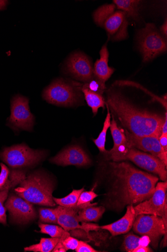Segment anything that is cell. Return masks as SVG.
Segmentation results:
<instances>
[{
	"label": "cell",
	"mask_w": 167,
	"mask_h": 252,
	"mask_svg": "<svg viewBox=\"0 0 167 252\" xmlns=\"http://www.w3.org/2000/svg\"><path fill=\"white\" fill-rule=\"evenodd\" d=\"M113 180L111 196L113 207L121 209L149 199L155 192L159 178L140 171L125 162L109 163Z\"/></svg>",
	"instance_id": "cell-1"
},
{
	"label": "cell",
	"mask_w": 167,
	"mask_h": 252,
	"mask_svg": "<svg viewBox=\"0 0 167 252\" xmlns=\"http://www.w3.org/2000/svg\"><path fill=\"white\" fill-rule=\"evenodd\" d=\"M105 102L129 132L139 136L161 135L165 117L139 108L118 92L109 90Z\"/></svg>",
	"instance_id": "cell-2"
},
{
	"label": "cell",
	"mask_w": 167,
	"mask_h": 252,
	"mask_svg": "<svg viewBox=\"0 0 167 252\" xmlns=\"http://www.w3.org/2000/svg\"><path fill=\"white\" fill-rule=\"evenodd\" d=\"M54 189L52 179L37 171L26 177L15 191L17 195L32 203L53 207L56 204L52 196Z\"/></svg>",
	"instance_id": "cell-3"
},
{
	"label": "cell",
	"mask_w": 167,
	"mask_h": 252,
	"mask_svg": "<svg viewBox=\"0 0 167 252\" xmlns=\"http://www.w3.org/2000/svg\"><path fill=\"white\" fill-rule=\"evenodd\" d=\"M137 39L143 62H149L167 51V39L153 24L137 32Z\"/></svg>",
	"instance_id": "cell-4"
},
{
	"label": "cell",
	"mask_w": 167,
	"mask_h": 252,
	"mask_svg": "<svg viewBox=\"0 0 167 252\" xmlns=\"http://www.w3.org/2000/svg\"><path fill=\"white\" fill-rule=\"evenodd\" d=\"M167 210L162 217L154 215H140L136 217L133 223V231L142 236L149 238L153 247L156 249L163 236V247L167 246Z\"/></svg>",
	"instance_id": "cell-5"
},
{
	"label": "cell",
	"mask_w": 167,
	"mask_h": 252,
	"mask_svg": "<svg viewBox=\"0 0 167 252\" xmlns=\"http://www.w3.org/2000/svg\"><path fill=\"white\" fill-rule=\"evenodd\" d=\"M46 156L45 151L33 150L24 144L6 148L0 154V158L13 169L33 166Z\"/></svg>",
	"instance_id": "cell-6"
},
{
	"label": "cell",
	"mask_w": 167,
	"mask_h": 252,
	"mask_svg": "<svg viewBox=\"0 0 167 252\" xmlns=\"http://www.w3.org/2000/svg\"><path fill=\"white\" fill-rule=\"evenodd\" d=\"M81 95L77 88L63 79L53 82L43 94V98L48 102L65 107L76 105L80 102Z\"/></svg>",
	"instance_id": "cell-7"
},
{
	"label": "cell",
	"mask_w": 167,
	"mask_h": 252,
	"mask_svg": "<svg viewBox=\"0 0 167 252\" xmlns=\"http://www.w3.org/2000/svg\"><path fill=\"white\" fill-rule=\"evenodd\" d=\"M11 112L8 125L13 130L33 129L35 117L30 112L27 98L20 95L14 97L11 101Z\"/></svg>",
	"instance_id": "cell-8"
},
{
	"label": "cell",
	"mask_w": 167,
	"mask_h": 252,
	"mask_svg": "<svg viewBox=\"0 0 167 252\" xmlns=\"http://www.w3.org/2000/svg\"><path fill=\"white\" fill-rule=\"evenodd\" d=\"M167 181L157 183L153 195L134 207L136 217L140 215L162 217L167 210Z\"/></svg>",
	"instance_id": "cell-9"
},
{
	"label": "cell",
	"mask_w": 167,
	"mask_h": 252,
	"mask_svg": "<svg viewBox=\"0 0 167 252\" xmlns=\"http://www.w3.org/2000/svg\"><path fill=\"white\" fill-rule=\"evenodd\" d=\"M124 160H129L139 167L158 175L162 181H167V167L160 159L151 154L130 148Z\"/></svg>",
	"instance_id": "cell-10"
},
{
	"label": "cell",
	"mask_w": 167,
	"mask_h": 252,
	"mask_svg": "<svg viewBox=\"0 0 167 252\" xmlns=\"http://www.w3.org/2000/svg\"><path fill=\"white\" fill-rule=\"evenodd\" d=\"M5 208L10 213L11 220L16 223L26 224L37 217L32 203L14 194L8 197Z\"/></svg>",
	"instance_id": "cell-11"
},
{
	"label": "cell",
	"mask_w": 167,
	"mask_h": 252,
	"mask_svg": "<svg viewBox=\"0 0 167 252\" xmlns=\"http://www.w3.org/2000/svg\"><path fill=\"white\" fill-rule=\"evenodd\" d=\"M129 149L135 148L139 150L149 152L157 157L167 166V152L161 147L159 137L156 136H139L125 130Z\"/></svg>",
	"instance_id": "cell-12"
},
{
	"label": "cell",
	"mask_w": 167,
	"mask_h": 252,
	"mask_svg": "<svg viewBox=\"0 0 167 252\" xmlns=\"http://www.w3.org/2000/svg\"><path fill=\"white\" fill-rule=\"evenodd\" d=\"M55 210L58 224L66 231L83 230L88 234L90 231H97L100 228L97 224L85 222L80 224L81 221L78 216L79 210L76 207L74 208H67L59 205Z\"/></svg>",
	"instance_id": "cell-13"
},
{
	"label": "cell",
	"mask_w": 167,
	"mask_h": 252,
	"mask_svg": "<svg viewBox=\"0 0 167 252\" xmlns=\"http://www.w3.org/2000/svg\"><path fill=\"white\" fill-rule=\"evenodd\" d=\"M66 70L75 79L86 83L94 77L91 62L81 53H76L70 56L66 63Z\"/></svg>",
	"instance_id": "cell-14"
},
{
	"label": "cell",
	"mask_w": 167,
	"mask_h": 252,
	"mask_svg": "<svg viewBox=\"0 0 167 252\" xmlns=\"http://www.w3.org/2000/svg\"><path fill=\"white\" fill-rule=\"evenodd\" d=\"M49 161L61 166L73 165L78 167L89 166L92 163L91 158L85 151L80 146H73L67 148Z\"/></svg>",
	"instance_id": "cell-15"
},
{
	"label": "cell",
	"mask_w": 167,
	"mask_h": 252,
	"mask_svg": "<svg viewBox=\"0 0 167 252\" xmlns=\"http://www.w3.org/2000/svg\"><path fill=\"white\" fill-rule=\"evenodd\" d=\"M110 128L113 139L114 146L110 151H107L105 154L108 160H112L113 162L124 161V158L129 149L125 130L118 126L113 115Z\"/></svg>",
	"instance_id": "cell-16"
},
{
	"label": "cell",
	"mask_w": 167,
	"mask_h": 252,
	"mask_svg": "<svg viewBox=\"0 0 167 252\" xmlns=\"http://www.w3.org/2000/svg\"><path fill=\"white\" fill-rule=\"evenodd\" d=\"M128 21L126 14L121 10L115 11L105 22L103 28L112 41H120L128 37Z\"/></svg>",
	"instance_id": "cell-17"
},
{
	"label": "cell",
	"mask_w": 167,
	"mask_h": 252,
	"mask_svg": "<svg viewBox=\"0 0 167 252\" xmlns=\"http://www.w3.org/2000/svg\"><path fill=\"white\" fill-rule=\"evenodd\" d=\"M26 172L22 170H12L10 171L9 178L1 190H0V223H7L6 208L4 203L8 196L9 190L15 187L26 178Z\"/></svg>",
	"instance_id": "cell-18"
},
{
	"label": "cell",
	"mask_w": 167,
	"mask_h": 252,
	"mask_svg": "<svg viewBox=\"0 0 167 252\" xmlns=\"http://www.w3.org/2000/svg\"><path fill=\"white\" fill-rule=\"evenodd\" d=\"M135 219L134 205H129L126 213L123 218L111 224L100 226V228L108 231L112 236L124 234L130 231Z\"/></svg>",
	"instance_id": "cell-19"
},
{
	"label": "cell",
	"mask_w": 167,
	"mask_h": 252,
	"mask_svg": "<svg viewBox=\"0 0 167 252\" xmlns=\"http://www.w3.org/2000/svg\"><path fill=\"white\" fill-rule=\"evenodd\" d=\"M100 54V59L95 63L93 68L94 74L98 79L106 82L115 71L114 68L108 65L109 54L106 44L103 46Z\"/></svg>",
	"instance_id": "cell-20"
},
{
	"label": "cell",
	"mask_w": 167,
	"mask_h": 252,
	"mask_svg": "<svg viewBox=\"0 0 167 252\" xmlns=\"http://www.w3.org/2000/svg\"><path fill=\"white\" fill-rule=\"evenodd\" d=\"M141 2L137 0H115L113 3L119 10L124 12L127 17L137 20L139 18Z\"/></svg>",
	"instance_id": "cell-21"
},
{
	"label": "cell",
	"mask_w": 167,
	"mask_h": 252,
	"mask_svg": "<svg viewBox=\"0 0 167 252\" xmlns=\"http://www.w3.org/2000/svg\"><path fill=\"white\" fill-rule=\"evenodd\" d=\"M82 91L87 104L91 108L94 115H96L99 108L102 107L105 109L106 102L102 95L93 93L84 86L82 88Z\"/></svg>",
	"instance_id": "cell-22"
},
{
	"label": "cell",
	"mask_w": 167,
	"mask_h": 252,
	"mask_svg": "<svg viewBox=\"0 0 167 252\" xmlns=\"http://www.w3.org/2000/svg\"><path fill=\"white\" fill-rule=\"evenodd\" d=\"M105 212L103 207H89L78 211V216L81 221H97L102 217Z\"/></svg>",
	"instance_id": "cell-23"
},
{
	"label": "cell",
	"mask_w": 167,
	"mask_h": 252,
	"mask_svg": "<svg viewBox=\"0 0 167 252\" xmlns=\"http://www.w3.org/2000/svg\"><path fill=\"white\" fill-rule=\"evenodd\" d=\"M116 9V6L114 3L100 7L93 13L95 22L97 26L103 28L106 20L115 12Z\"/></svg>",
	"instance_id": "cell-24"
},
{
	"label": "cell",
	"mask_w": 167,
	"mask_h": 252,
	"mask_svg": "<svg viewBox=\"0 0 167 252\" xmlns=\"http://www.w3.org/2000/svg\"><path fill=\"white\" fill-rule=\"evenodd\" d=\"M59 238H41L39 244L33 245L24 249L25 251L34 252H52L59 241Z\"/></svg>",
	"instance_id": "cell-25"
},
{
	"label": "cell",
	"mask_w": 167,
	"mask_h": 252,
	"mask_svg": "<svg viewBox=\"0 0 167 252\" xmlns=\"http://www.w3.org/2000/svg\"><path fill=\"white\" fill-rule=\"evenodd\" d=\"M79 240L71 237L69 232L66 233L59 239V241L53 249V252H66L69 250H75L79 244Z\"/></svg>",
	"instance_id": "cell-26"
},
{
	"label": "cell",
	"mask_w": 167,
	"mask_h": 252,
	"mask_svg": "<svg viewBox=\"0 0 167 252\" xmlns=\"http://www.w3.org/2000/svg\"><path fill=\"white\" fill-rule=\"evenodd\" d=\"M85 191L84 188L79 190H73L68 196L62 198H56L53 197V199L56 204L67 208H74L76 207L79 198L81 193Z\"/></svg>",
	"instance_id": "cell-27"
},
{
	"label": "cell",
	"mask_w": 167,
	"mask_h": 252,
	"mask_svg": "<svg viewBox=\"0 0 167 252\" xmlns=\"http://www.w3.org/2000/svg\"><path fill=\"white\" fill-rule=\"evenodd\" d=\"M107 115L105 119L103 125V129L99 134L98 138L95 140H93L94 144L96 145L99 151L101 153L105 154L107 151L105 149V144L106 141V135L108 129L111 126V114L110 110L107 106Z\"/></svg>",
	"instance_id": "cell-28"
},
{
	"label": "cell",
	"mask_w": 167,
	"mask_h": 252,
	"mask_svg": "<svg viewBox=\"0 0 167 252\" xmlns=\"http://www.w3.org/2000/svg\"><path fill=\"white\" fill-rule=\"evenodd\" d=\"M39 226L41 233L49 235L52 238H60L66 232L61 226L56 225L41 223Z\"/></svg>",
	"instance_id": "cell-29"
},
{
	"label": "cell",
	"mask_w": 167,
	"mask_h": 252,
	"mask_svg": "<svg viewBox=\"0 0 167 252\" xmlns=\"http://www.w3.org/2000/svg\"><path fill=\"white\" fill-rule=\"evenodd\" d=\"M98 195L93 191H83L80 195L76 208L79 210L84 208L96 205L97 203H91Z\"/></svg>",
	"instance_id": "cell-30"
},
{
	"label": "cell",
	"mask_w": 167,
	"mask_h": 252,
	"mask_svg": "<svg viewBox=\"0 0 167 252\" xmlns=\"http://www.w3.org/2000/svg\"><path fill=\"white\" fill-rule=\"evenodd\" d=\"M39 214L42 222L58 224L55 209L40 208Z\"/></svg>",
	"instance_id": "cell-31"
},
{
	"label": "cell",
	"mask_w": 167,
	"mask_h": 252,
	"mask_svg": "<svg viewBox=\"0 0 167 252\" xmlns=\"http://www.w3.org/2000/svg\"><path fill=\"white\" fill-rule=\"evenodd\" d=\"M89 90L101 95H103L106 89L105 82L101 81L94 76L90 81L84 86Z\"/></svg>",
	"instance_id": "cell-32"
},
{
	"label": "cell",
	"mask_w": 167,
	"mask_h": 252,
	"mask_svg": "<svg viewBox=\"0 0 167 252\" xmlns=\"http://www.w3.org/2000/svg\"><path fill=\"white\" fill-rule=\"evenodd\" d=\"M140 238L132 233L127 235L125 237L122 248L128 252H133L140 245Z\"/></svg>",
	"instance_id": "cell-33"
},
{
	"label": "cell",
	"mask_w": 167,
	"mask_h": 252,
	"mask_svg": "<svg viewBox=\"0 0 167 252\" xmlns=\"http://www.w3.org/2000/svg\"><path fill=\"white\" fill-rule=\"evenodd\" d=\"M1 167L0 173V190H1L9 178L10 170L3 163H0Z\"/></svg>",
	"instance_id": "cell-34"
},
{
	"label": "cell",
	"mask_w": 167,
	"mask_h": 252,
	"mask_svg": "<svg viewBox=\"0 0 167 252\" xmlns=\"http://www.w3.org/2000/svg\"><path fill=\"white\" fill-rule=\"evenodd\" d=\"M76 252H97L96 250L93 249L91 246L83 241H79V244L75 250Z\"/></svg>",
	"instance_id": "cell-35"
},
{
	"label": "cell",
	"mask_w": 167,
	"mask_h": 252,
	"mask_svg": "<svg viewBox=\"0 0 167 252\" xmlns=\"http://www.w3.org/2000/svg\"><path fill=\"white\" fill-rule=\"evenodd\" d=\"M159 140L163 150L167 152V133H161Z\"/></svg>",
	"instance_id": "cell-36"
},
{
	"label": "cell",
	"mask_w": 167,
	"mask_h": 252,
	"mask_svg": "<svg viewBox=\"0 0 167 252\" xmlns=\"http://www.w3.org/2000/svg\"><path fill=\"white\" fill-rule=\"evenodd\" d=\"M152 250L147 246L139 245L133 252H151Z\"/></svg>",
	"instance_id": "cell-37"
},
{
	"label": "cell",
	"mask_w": 167,
	"mask_h": 252,
	"mask_svg": "<svg viewBox=\"0 0 167 252\" xmlns=\"http://www.w3.org/2000/svg\"><path fill=\"white\" fill-rule=\"evenodd\" d=\"M143 237L140 238L139 244L141 245L147 246L148 243H150V239L148 237L146 236H143Z\"/></svg>",
	"instance_id": "cell-38"
},
{
	"label": "cell",
	"mask_w": 167,
	"mask_h": 252,
	"mask_svg": "<svg viewBox=\"0 0 167 252\" xmlns=\"http://www.w3.org/2000/svg\"><path fill=\"white\" fill-rule=\"evenodd\" d=\"M161 33L165 37L167 38V22L166 20L164 24L160 28Z\"/></svg>",
	"instance_id": "cell-39"
},
{
	"label": "cell",
	"mask_w": 167,
	"mask_h": 252,
	"mask_svg": "<svg viewBox=\"0 0 167 252\" xmlns=\"http://www.w3.org/2000/svg\"><path fill=\"white\" fill-rule=\"evenodd\" d=\"M161 133H167V114L165 113V120L162 127Z\"/></svg>",
	"instance_id": "cell-40"
},
{
	"label": "cell",
	"mask_w": 167,
	"mask_h": 252,
	"mask_svg": "<svg viewBox=\"0 0 167 252\" xmlns=\"http://www.w3.org/2000/svg\"><path fill=\"white\" fill-rule=\"evenodd\" d=\"M8 3V1H4V0H0V10H3L5 9Z\"/></svg>",
	"instance_id": "cell-41"
}]
</instances>
